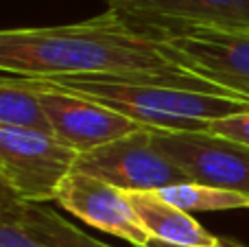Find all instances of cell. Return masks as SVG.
Here are the masks:
<instances>
[{
    "instance_id": "cell-1",
    "label": "cell",
    "mask_w": 249,
    "mask_h": 247,
    "mask_svg": "<svg viewBox=\"0 0 249 247\" xmlns=\"http://www.w3.org/2000/svg\"><path fill=\"white\" fill-rule=\"evenodd\" d=\"M0 70L13 77L55 79L179 68L162 53L158 33L107 9L77 24L4 29L0 33Z\"/></svg>"
},
{
    "instance_id": "cell-2",
    "label": "cell",
    "mask_w": 249,
    "mask_h": 247,
    "mask_svg": "<svg viewBox=\"0 0 249 247\" xmlns=\"http://www.w3.org/2000/svg\"><path fill=\"white\" fill-rule=\"evenodd\" d=\"M99 101L138 125L160 131H208L212 121L249 112V99L184 70L35 79Z\"/></svg>"
},
{
    "instance_id": "cell-3",
    "label": "cell",
    "mask_w": 249,
    "mask_h": 247,
    "mask_svg": "<svg viewBox=\"0 0 249 247\" xmlns=\"http://www.w3.org/2000/svg\"><path fill=\"white\" fill-rule=\"evenodd\" d=\"M77 158L51 134L0 127V186L20 201H55Z\"/></svg>"
},
{
    "instance_id": "cell-4",
    "label": "cell",
    "mask_w": 249,
    "mask_h": 247,
    "mask_svg": "<svg viewBox=\"0 0 249 247\" xmlns=\"http://www.w3.org/2000/svg\"><path fill=\"white\" fill-rule=\"evenodd\" d=\"M153 33L175 68L249 99V31L188 26Z\"/></svg>"
},
{
    "instance_id": "cell-5",
    "label": "cell",
    "mask_w": 249,
    "mask_h": 247,
    "mask_svg": "<svg viewBox=\"0 0 249 247\" xmlns=\"http://www.w3.org/2000/svg\"><path fill=\"white\" fill-rule=\"evenodd\" d=\"M72 171L99 177L127 193H158L190 182L184 171L155 147L149 127L94 151L79 153Z\"/></svg>"
},
{
    "instance_id": "cell-6",
    "label": "cell",
    "mask_w": 249,
    "mask_h": 247,
    "mask_svg": "<svg viewBox=\"0 0 249 247\" xmlns=\"http://www.w3.org/2000/svg\"><path fill=\"white\" fill-rule=\"evenodd\" d=\"M153 131V142L190 182L249 195V147L208 131Z\"/></svg>"
},
{
    "instance_id": "cell-7",
    "label": "cell",
    "mask_w": 249,
    "mask_h": 247,
    "mask_svg": "<svg viewBox=\"0 0 249 247\" xmlns=\"http://www.w3.org/2000/svg\"><path fill=\"white\" fill-rule=\"evenodd\" d=\"M24 79L33 90H37L42 107L51 123L53 136L77 153L94 151L103 144H109L142 129V125H138L136 121L99 101L44 86L35 79Z\"/></svg>"
},
{
    "instance_id": "cell-8",
    "label": "cell",
    "mask_w": 249,
    "mask_h": 247,
    "mask_svg": "<svg viewBox=\"0 0 249 247\" xmlns=\"http://www.w3.org/2000/svg\"><path fill=\"white\" fill-rule=\"evenodd\" d=\"M55 201L83 223L127 241L133 247L151 243L149 232L136 217L129 193L99 177L72 171L64 179Z\"/></svg>"
},
{
    "instance_id": "cell-9",
    "label": "cell",
    "mask_w": 249,
    "mask_h": 247,
    "mask_svg": "<svg viewBox=\"0 0 249 247\" xmlns=\"http://www.w3.org/2000/svg\"><path fill=\"white\" fill-rule=\"evenodd\" d=\"M109 9L151 31H249V0H114Z\"/></svg>"
},
{
    "instance_id": "cell-10",
    "label": "cell",
    "mask_w": 249,
    "mask_h": 247,
    "mask_svg": "<svg viewBox=\"0 0 249 247\" xmlns=\"http://www.w3.org/2000/svg\"><path fill=\"white\" fill-rule=\"evenodd\" d=\"M136 217L151 241L175 247H216L219 236L208 232L193 214L164 201L158 193H129Z\"/></svg>"
},
{
    "instance_id": "cell-11",
    "label": "cell",
    "mask_w": 249,
    "mask_h": 247,
    "mask_svg": "<svg viewBox=\"0 0 249 247\" xmlns=\"http://www.w3.org/2000/svg\"><path fill=\"white\" fill-rule=\"evenodd\" d=\"M0 193H4L7 199L11 201L13 210H16L18 219L22 221V226L26 228V232L33 239H37L42 245H46V247H112L99 239H92L81 228L70 223L66 217H61L57 210H51L42 204L20 201L2 186H0Z\"/></svg>"
},
{
    "instance_id": "cell-12",
    "label": "cell",
    "mask_w": 249,
    "mask_h": 247,
    "mask_svg": "<svg viewBox=\"0 0 249 247\" xmlns=\"http://www.w3.org/2000/svg\"><path fill=\"white\" fill-rule=\"evenodd\" d=\"M0 127L29 129L53 136L37 90H33L24 79L13 74H2L0 79Z\"/></svg>"
},
{
    "instance_id": "cell-13",
    "label": "cell",
    "mask_w": 249,
    "mask_h": 247,
    "mask_svg": "<svg viewBox=\"0 0 249 247\" xmlns=\"http://www.w3.org/2000/svg\"><path fill=\"white\" fill-rule=\"evenodd\" d=\"M164 201L173 204L184 212H221V210H243L249 208V195L225 188L206 186L197 182H186L158 191Z\"/></svg>"
},
{
    "instance_id": "cell-14",
    "label": "cell",
    "mask_w": 249,
    "mask_h": 247,
    "mask_svg": "<svg viewBox=\"0 0 249 247\" xmlns=\"http://www.w3.org/2000/svg\"><path fill=\"white\" fill-rule=\"evenodd\" d=\"M0 247H46L26 232L4 193H0Z\"/></svg>"
},
{
    "instance_id": "cell-15",
    "label": "cell",
    "mask_w": 249,
    "mask_h": 247,
    "mask_svg": "<svg viewBox=\"0 0 249 247\" xmlns=\"http://www.w3.org/2000/svg\"><path fill=\"white\" fill-rule=\"evenodd\" d=\"M208 134L221 136L225 140H232V142H238L243 147H249V112L232 114V116L212 121L208 125Z\"/></svg>"
},
{
    "instance_id": "cell-16",
    "label": "cell",
    "mask_w": 249,
    "mask_h": 247,
    "mask_svg": "<svg viewBox=\"0 0 249 247\" xmlns=\"http://www.w3.org/2000/svg\"><path fill=\"white\" fill-rule=\"evenodd\" d=\"M146 247H175V245H166V243H160V241H151ZM216 247H245V245L238 243L236 239H230V236H219Z\"/></svg>"
},
{
    "instance_id": "cell-17",
    "label": "cell",
    "mask_w": 249,
    "mask_h": 247,
    "mask_svg": "<svg viewBox=\"0 0 249 247\" xmlns=\"http://www.w3.org/2000/svg\"><path fill=\"white\" fill-rule=\"evenodd\" d=\"M109 2H114V0H109Z\"/></svg>"
}]
</instances>
